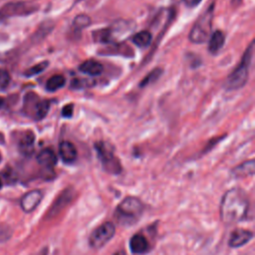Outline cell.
Masks as SVG:
<instances>
[{
    "label": "cell",
    "mask_w": 255,
    "mask_h": 255,
    "mask_svg": "<svg viewBox=\"0 0 255 255\" xmlns=\"http://www.w3.org/2000/svg\"><path fill=\"white\" fill-rule=\"evenodd\" d=\"M143 212L142 202L133 196H128L118 205L115 216L122 225H132Z\"/></svg>",
    "instance_id": "cell-3"
},
{
    "label": "cell",
    "mask_w": 255,
    "mask_h": 255,
    "mask_svg": "<svg viewBox=\"0 0 255 255\" xmlns=\"http://www.w3.org/2000/svg\"><path fill=\"white\" fill-rule=\"evenodd\" d=\"M40 100L38 98V96L32 92L28 93L25 95L24 97V112L28 115L34 118L37 106L39 104Z\"/></svg>",
    "instance_id": "cell-19"
},
{
    "label": "cell",
    "mask_w": 255,
    "mask_h": 255,
    "mask_svg": "<svg viewBox=\"0 0 255 255\" xmlns=\"http://www.w3.org/2000/svg\"><path fill=\"white\" fill-rule=\"evenodd\" d=\"M162 74V69L161 68H155L153 69L151 72H149L146 77L139 83L140 87H146L147 85H150L152 83H154L155 81H157L159 79V77Z\"/></svg>",
    "instance_id": "cell-24"
},
{
    "label": "cell",
    "mask_w": 255,
    "mask_h": 255,
    "mask_svg": "<svg viewBox=\"0 0 255 255\" xmlns=\"http://www.w3.org/2000/svg\"><path fill=\"white\" fill-rule=\"evenodd\" d=\"M79 70L89 76H99L103 73L104 66L98 61L87 60L80 65Z\"/></svg>",
    "instance_id": "cell-16"
},
{
    "label": "cell",
    "mask_w": 255,
    "mask_h": 255,
    "mask_svg": "<svg viewBox=\"0 0 255 255\" xmlns=\"http://www.w3.org/2000/svg\"><path fill=\"white\" fill-rule=\"evenodd\" d=\"M253 52H254V42L252 41L250 45L247 47V49L245 50L240 63L227 77L225 81V88L227 90L235 91L245 86L249 77V71L252 63Z\"/></svg>",
    "instance_id": "cell-2"
},
{
    "label": "cell",
    "mask_w": 255,
    "mask_h": 255,
    "mask_svg": "<svg viewBox=\"0 0 255 255\" xmlns=\"http://www.w3.org/2000/svg\"><path fill=\"white\" fill-rule=\"evenodd\" d=\"M93 40L101 44H113L115 37L111 28H102L96 31H93Z\"/></svg>",
    "instance_id": "cell-18"
},
{
    "label": "cell",
    "mask_w": 255,
    "mask_h": 255,
    "mask_svg": "<svg viewBox=\"0 0 255 255\" xmlns=\"http://www.w3.org/2000/svg\"><path fill=\"white\" fill-rule=\"evenodd\" d=\"M152 39L151 33L149 31H139L138 33H136L135 35L132 36V42L138 46V47H146L150 44Z\"/></svg>",
    "instance_id": "cell-21"
},
{
    "label": "cell",
    "mask_w": 255,
    "mask_h": 255,
    "mask_svg": "<svg viewBox=\"0 0 255 255\" xmlns=\"http://www.w3.org/2000/svg\"><path fill=\"white\" fill-rule=\"evenodd\" d=\"M10 74L4 69H0V88H6L10 83Z\"/></svg>",
    "instance_id": "cell-28"
},
{
    "label": "cell",
    "mask_w": 255,
    "mask_h": 255,
    "mask_svg": "<svg viewBox=\"0 0 255 255\" xmlns=\"http://www.w3.org/2000/svg\"><path fill=\"white\" fill-rule=\"evenodd\" d=\"M35 134L32 130H26L19 140V149L25 155H30L34 151Z\"/></svg>",
    "instance_id": "cell-14"
},
{
    "label": "cell",
    "mask_w": 255,
    "mask_h": 255,
    "mask_svg": "<svg viewBox=\"0 0 255 255\" xmlns=\"http://www.w3.org/2000/svg\"><path fill=\"white\" fill-rule=\"evenodd\" d=\"M39 6L37 3L16 1L9 2L0 8V19H7L16 16H27L35 13Z\"/></svg>",
    "instance_id": "cell-6"
},
{
    "label": "cell",
    "mask_w": 255,
    "mask_h": 255,
    "mask_svg": "<svg viewBox=\"0 0 255 255\" xmlns=\"http://www.w3.org/2000/svg\"><path fill=\"white\" fill-rule=\"evenodd\" d=\"M116 227L112 222H106L98 226L90 235V245L93 248H101L106 245L115 235Z\"/></svg>",
    "instance_id": "cell-7"
},
{
    "label": "cell",
    "mask_w": 255,
    "mask_h": 255,
    "mask_svg": "<svg viewBox=\"0 0 255 255\" xmlns=\"http://www.w3.org/2000/svg\"><path fill=\"white\" fill-rule=\"evenodd\" d=\"M2 187V181H1V179H0V188Z\"/></svg>",
    "instance_id": "cell-34"
},
{
    "label": "cell",
    "mask_w": 255,
    "mask_h": 255,
    "mask_svg": "<svg viewBox=\"0 0 255 255\" xmlns=\"http://www.w3.org/2000/svg\"><path fill=\"white\" fill-rule=\"evenodd\" d=\"M66 79L62 75H54L52 76L46 83V89L49 92H56L59 89L63 88L65 86Z\"/></svg>",
    "instance_id": "cell-22"
},
{
    "label": "cell",
    "mask_w": 255,
    "mask_h": 255,
    "mask_svg": "<svg viewBox=\"0 0 255 255\" xmlns=\"http://www.w3.org/2000/svg\"><path fill=\"white\" fill-rule=\"evenodd\" d=\"M11 236V230L6 225H0V241L7 240Z\"/></svg>",
    "instance_id": "cell-29"
},
{
    "label": "cell",
    "mask_w": 255,
    "mask_h": 255,
    "mask_svg": "<svg viewBox=\"0 0 255 255\" xmlns=\"http://www.w3.org/2000/svg\"><path fill=\"white\" fill-rule=\"evenodd\" d=\"M224 42H225L224 34H223L220 30L215 31V32L212 34V36L210 37V39H209L208 51H209L212 55L217 54V53L220 51V49L223 47Z\"/></svg>",
    "instance_id": "cell-17"
},
{
    "label": "cell",
    "mask_w": 255,
    "mask_h": 255,
    "mask_svg": "<svg viewBox=\"0 0 255 255\" xmlns=\"http://www.w3.org/2000/svg\"><path fill=\"white\" fill-rule=\"evenodd\" d=\"M4 98H2V97H0V109L3 107V105H4Z\"/></svg>",
    "instance_id": "cell-33"
},
{
    "label": "cell",
    "mask_w": 255,
    "mask_h": 255,
    "mask_svg": "<svg viewBox=\"0 0 255 255\" xmlns=\"http://www.w3.org/2000/svg\"><path fill=\"white\" fill-rule=\"evenodd\" d=\"M91 23H92V20L88 15L80 14L74 18L73 26L78 30H83V29L87 28L88 26H90Z\"/></svg>",
    "instance_id": "cell-26"
},
{
    "label": "cell",
    "mask_w": 255,
    "mask_h": 255,
    "mask_svg": "<svg viewBox=\"0 0 255 255\" xmlns=\"http://www.w3.org/2000/svg\"><path fill=\"white\" fill-rule=\"evenodd\" d=\"M254 160L250 159L247 160L240 165H237L235 168H233L232 173L235 176L242 177V176H251L254 174Z\"/></svg>",
    "instance_id": "cell-20"
},
{
    "label": "cell",
    "mask_w": 255,
    "mask_h": 255,
    "mask_svg": "<svg viewBox=\"0 0 255 255\" xmlns=\"http://www.w3.org/2000/svg\"><path fill=\"white\" fill-rule=\"evenodd\" d=\"M249 208V200L245 191L234 187L227 190L220 203V219L224 224H233L245 218Z\"/></svg>",
    "instance_id": "cell-1"
},
{
    "label": "cell",
    "mask_w": 255,
    "mask_h": 255,
    "mask_svg": "<svg viewBox=\"0 0 255 255\" xmlns=\"http://www.w3.org/2000/svg\"><path fill=\"white\" fill-rule=\"evenodd\" d=\"M37 161L40 165L46 168H52L57 163V156L53 149L44 148L37 155Z\"/></svg>",
    "instance_id": "cell-15"
},
{
    "label": "cell",
    "mask_w": 255,
    "mask_h": 255,
    "mask_svg": "<svg viewBox=\"0 0 255 255\" xmlns=\"http://www.w3.org/2000/svg\"><path fill=\"white\" fill-rule=\"evenodd\" d=\"M214 16V4L212 3L195 21L190 32L189 40L195 44H201L207 41L211 32L212 19Z\"/></svg>",
    "instance_id": "cell-4"
},
{
    "label": "cell",
    "mask_w": 255,
    "mask_h": 255,
    "mask_svg": "<svg viewBox=\"0 0 255 255\" xmlns=\"http://www.w3.org/2000/svg\"><path fill=\"white\" fill-rule=\"evenodd\" d=\"M43 198V192L39 189H34L27 192L20 201L21 208L25 212H32L41 202Z\"/></svg>",
    "instance_id": "cell-8"
},
{
    "label": "cell",
    "mask_w": 255,
    "mask_h": 255,
    "mask_svg": "<svg viewBox=\"0 0 255 255\" xmlns=\"http://www.w3.org/2000/svg\"><path fill=\"white\" fill-rule=\"evenodd\" d=\"M129 248L134 254H144L149 251L150 246L143 235L135 234L129 240Z\"/></svg>",
    "instance_id": "cell-12"
},
{
    "label": "cell",
    "mask_w": 255,
    "mask_h": 255,
    "mask_svg": "<svg viewBox=\"0 0 255 255\" xmlns=\"http://www.w3.org/2000/svg\"><path fill=\"white\" fill-rule=\"evenodd\" d=\"M59 153L61 158L66 163H72L77 159L78 151L76 146L68 140H64L59 145Z\"/></svg>",
    "instance_id": "cell-11"
},
{
    "label": "cell",
    "mask_w": 255,
    "mask_h": 255,
    "mask_svg": "<svg viewBox=\"0 0 255 255\" xmlns=\"http://www.w3.org/2000/svg\"><path fill=\"white\" fill-rule=\"evenodd\" d=\"M53 27H54L53 22H51V21L43 22L40 25V27L38 28V30L36 31V33L34 34V39H36V41L42 40L46 35H48L52 31Z\"/></svg>",
    "instance_id": "cell-23"
},
{
    "label": "cell",
    "mask_w": 255,
    "mask_h": 255,
    "mask_svg": "<svg viewBox=\"0 0 255 255\" xmlns=\"http://www.w3.org/2000/svg\"><path fill=\"white\" fill-rule=\"evenodd\" d=\"M202 0H183V2L185 3L186 6L188 7H195L197 6Z\"/></svg>",
    "instance_id": "cell-31"
},
{
    "label": "cell",
    "mask_w": 255,
    "mask_h": 255,
    "mask_svg": "<svg viewBox=\"0 0 255 255\" xmlns=\"http://www.w3.org/2000/svg\"><path fill=\"white\" fill-rule=\"evenodd\" d=\"M72 198H73V191L70 189L64 190L54 201L47 215L49 217L56 216L60 211L63 210V208H65V206L72 200Z\"/></svg>",
    "instance_id": "cell-10"
},
{
    "label": "cell",
    "mask_w": 255,
    "mask_h": 255,
    "mask_svg": "<svg viewBox=\"0 0 255 255\" xmlns=\"http://www.w3.org/2000/svg\"><path fill=\"white\" fill-rule=\"evenodd\" d=\"M95 148L98 157L103 165V168L111 174H119L122 172V164L120 159L115 155L111 146L106 142L98 141L95 143Z\"/></svg>",
    "instance_id": "cell-5"
},
{
    "label": "cell",
    "mask_w": 255,
    "mask_h": 255,
    "mask_svg": "<svg viewBox=\"0 0 255 255\" xmlns=\"http://www.w3.org/2000/svg\"><path fill=\"white\" fill-rule=\"evenodd\" d=\"M73 105L72 104H69V105H66L63 110H62V117L64 118H71L72 115H73Z\"/></svg>",
    "instance_id": "cell-30"
},
{
    "label": "cell",
    "mask_w": 255,
    "mask_h": 255,
    "mask_svg": "<svg viewBox=\"0 0 255 255\" xmlns=\"http://www.w3.org/2000/svg\"><path fill=\"white\" fill-rule=\"evenodd\" d=\"M49 65V62L48 61H43V62H40L34 66H32L31 68H29L25 73L24 75L26 77H33L35 75H38L40 73H42Z\"/></svg>",
    "instance_id": "cell-27"
},
{
    "label": "cell",
    "mask_w": 255,
    "mask_h": 255,
    "mask_svg": "<svg viewBox=\"0 0 255 255\" xmlns=\"http://www.w3.org/2000/svg\"><path fill=\"white\" fill-rule=\"evenodd\" d=\"M114 255H127V254H126V252L124 250H120V251L116 252Z\"/></svg>",
    "instance_id": "cell-32"
},
{
    "label": "cell",
    "mask_w": 255,
    "mask_h": 255,
    "mask_svg": "<svg viewBox=\"0 0 255 255\" xmlns=\"http://www.w3.org/2000/svg\"><path fill=\"white\" fill-rule=\"evenodd\" d=\"M49 109H50V102L48 100L40 101L37 106V109H36V112L34 115V119L38 120V121L44 119L46 117V115L48 114Z\"/></svg>",
    "instance_id": "cell-25"
},
{
    "label": "cell",
    "mask_w": 255,
    "mask_h": 255,
    "mask_svg": "<svg viewBox=\"0 0 255 255\" xmlns=\"http://www.w3.org/2000/svg\"><path fill=\"white\" fill-rule=\"evenodd\" d=\"M102 55H120L124 57H133V51L131 48L125 44H109L108 47L101 50Z\"/></svg>",
    "instance_id": "cell-13"
},
{
    "label": "cell",
    "mask_w": 255,
    "mask_h": 255,
    "mask_svg": "<svg viewBox=\"0 0 255 255\" xmlns=\"http://www.w3.org/2000/svg\"><path fill=\"white\" fill-rule=\"evenodd\" d=\"M253 237V233L249 230L246 229H236L234 230L230 237H229V241H228V245L232 248H237V247H241L243 245H245L247 242H249Z\"/></svg>",
    "instance_id": "cell-9"
},
{
    "label": "cell",
    "mask_w": 255,
    "mask_h": 255,
    "mask_svg": "<svg viewBox=\"0 0 255 255\" xmlns=\"http://www.w3.org/2000/svg\"><path fill=\"white\" fill-rule=\"evenodd\" d=\"M0 161H1V153H0Z\"/></svg>",
    "instance_id": "cell-35"
}]
</instances>
